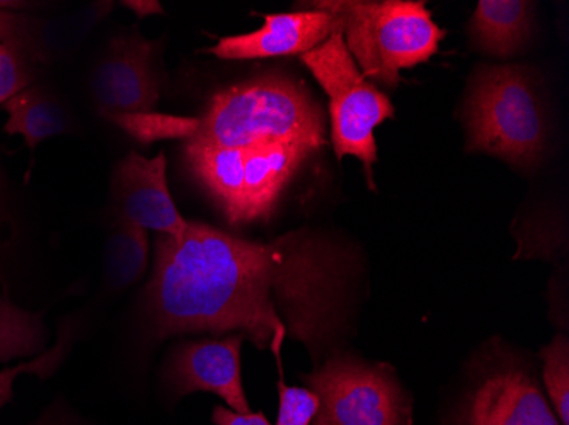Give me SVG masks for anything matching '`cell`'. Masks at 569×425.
Listing matches in <instances>:
<instances>
[{
    "instance_id": "obj_1",
    "label": "cell",
    "mask_w": 569,
    "mask_h": 425,
    "mask_svg": "<svg viewBox=\"0 0 569 425\" xmlns=\"http://www.w3.org/2000/svg\"><path fill=\"white\" fill-rule=\"evenodd\" d=\"M348 265L340 249L315 233L263 244L190 222L181 239L159 236L146 287L150 335L241 334L270 350L280 373L290 337L318 366L343 322Z\"/></svg>"
},
{
    "instance_id": "obj_2",
    "label": "cell",
    "mask_w": 569,
    "mask_h": 425,
    "mask_svg": "<svg viewBox=\"0 0 569 425\" xmlns=\"http://www.w3.org/2000/svg\"><path fill=\"white\" fill-rule=\"evenodd\" d=\"M187 142L212 146L326 143L325 117L306 85L283 75L256 77L217 92Z\"/></svg>"
},
{
    "instance_id": "obj_3",
    "label": "cell",
    "mask_w": 569,
    "mask_h": 425,
    "mask_svg": "<svg viewBox=\"0 0 569 425\" xmlns=\"http://www.w3.org/2000/svg\"><path fill=\"white\" fill-rule=\"evenodd\" d=\"M306 9L331 12L355 63L367 79L396 89L401 70L428 62L446 37L425 2L412 0H321Z\"/></svg>"
},
{
    "instance_id": "obj_4",
    "label": "cell",
    "mask_w": 569,
    "mask_h": 425,
    "mask_svg": "<svg viewBox=\"0 0 569 425\" xmlns=\"http://www.w3.org/2000/svg\"><path fill=\"white\" fill-rule=\"evenodd\" d=\"M318 149L303 143L212 146L187 142L193 178L216 201L230 225L268 219L300 165Z\"/></svg>"
},
{
    "instance_id": "obj_5",
    "label": "cell",
    "mask_w": 569,
    "mask_h": 425,
    "mask_svg": "<svg viewBox=\"0 0 569 425\" xmlns=\"http://www.w3.org/2000/svg\"><path fill=\"white\" fill-rule=\"evenodd\" d=\"M468 150L532 168L546 149L548 124L530 70L520 65L476 69L463 105Z\"/></svg>"
},
{
    "instance_id": "obj_6",
    "label": "cell",
    "mask_w": 569,
    "mask_h": 425,
    "mask_svg": "<svg viewBox=\"0 0 569 425\" xmlns=\"http://www.w3.org/2000/svg\"><path fill=\"white\" fill-rule=\"evenodd\" d=\"M329 98L331 142L336 156H357L373 188L377 161L376 128L396 117L391 99L369 82L355 63L343 33H335L300 57Z\"/></svg>"
},
{
    "instance_id": "obj_7",
    "label": "cell",
    "mask_w": 569,
    "mask_h": 425,
    "mask_svg": "<svg viewBox=\"0 0 569 425\" xmlns=\"http://www.w3.org/2000/svg\"><path fill=\"white\" fill-rule=\"evenodd\" d=\"M299 378L319 396L310 425H412L411 396L389 364L332 354Z\"/></svg>"
},
{
    "instance_id": "obj_8",
    "label": "cell",
    "mask_w": 569,
    "mask_h": 425,
    "mask_svg": "<svg viewBox=\"0 0 569 425\" xmlns=\"http://www.w3.org/2000/svg\"><path fill=\"white\" fill-rule=\"evenodd\" d=\"M449 425H561L536 376L517 360L486 361Z\"/></svg>"
},
{
    "instance_id": "obj_9",
    "label": "cell",
    "mask_w": 569,
    "mask_h": 425,
    "mask_svg": "<svg viewBox=\"0 0 569 425\" xmlns=\"http://www.w3.org/2000/svg\"><path fill=\"white\" fill-rule=\"evenodd\" d=\"M244 337L201 338L176 345L162 370V383L172 401L194 392H209L236 414H251L242 385L241 350Z\"/></svg>"
},
{
    "instance_id": "obj_10",
    "label": "cell",
    "mask_w": 569,
    "mask_h": 425,
    "mask_svg": "<svg viewBox=\"0 0 569 425\" xmlns=\"http://www.w3.org/2000/svg\"><path fill=\"white\" fill-rule=\"evenodd\" d=\"M168 161L164 153L146 159L132 152L114 169L111 178V198L123 222L161 235L181 239L190 222L179 213L169 193Z\"/></svg>"
},
{
    "instance_id": "obj_11",
    "label": "cell",
    "mask_w": 569,
    "mask_h": 425,
    "mask_svg": "<svg viewBox=\"0 0 569 425\" xmlns=\"http://www.w3.org/2000/svg\"><path fill=\"white\" fill-rule=\"evenodd\" d=\"M153 43L142 37L117 38L91 77L92 95L101 113L152 111L159 81L152 69Z\"/></svg>"
},
{
    "instance_id": "obj_12",
    "label": "cell",
    "mask_w": 569,
    "mask_h": 425,
    "mask_svg": "<svg viewBox=\"0 0 569 425\" xmlns=\"http://www.w3.org/2000/svg\"><path fill=\"white\" fill-rule=\"evenodd\" d=\"M341 33L340 21L321 9L270 14L264 26L252 33L222 38L207 53L220 60H261L300 55Z\"/></svg>"
},
{
    "instance_id": "obj_13",
    "label": "cell",
    "mask_w": 569,
    "mask_h": 425,
    "mask_svg": "<svg viewBox=\"0 0 569 425\" xmlns=\"http://www.w3.org/2000/svg\"><path fill=\"white\" fill-rule=\"evenodd\" d=\"M533 9L526 0H479L468 24L476 50L495 59L515 55L532 34Z\"/></svg>"
},
{
    "instance_id": "obj_14",
    "label": "cell",
    "mask_w": 569,
    "mask_h": 425,
    "mask_svg": "<svg viewBox=\"0 0 569 425\" xmlns=\"http://www.w3.org/2000/svg\"><path fill=\"white\" fill-rule=\"evenodd\" d=\"M8 135H21L31 150L70 130V118L50 92L38 85L24 89L4 104Z\"/></svg>"
},
{
    "instance_id": "obj_15",
    "label": "cell",
    "mask_w": 569,
    "mask_h": 425,
    "mask_svg": "<svg viewBox=\"0 0 569 425\" xmlns=\"http://www.w3.org/2000/svg\"><path fill=\"white\" fill-rule=\"evenodd\" d=\"M149 265L147 230L121 222L104 247V276L113 290H123L143 276Z\"/></svg>"
},
{
    "instance_id": "obj_16",
    "label": "cell",
    "mask_w": 569,
    "mask_h": 425,
    "mask_svg": "<svg viewBox=\"0 0 569 425\" xmlns=\"http://www.w3.org/2000/svg\"><path fill=\"white\" fill-rule=\"evenodd\" d=\"M101 114L143 145L162 140H190L200 128V118L174 117L153 111Z\"/></svg>"
},
{
    "instance_id": "obj_17",
    "label": "cell",
    "mask_w": 569,
    "mask_h": 425,
    "mask_svg": "<svg viewBox=\"0 0 569 425\" xmlns=\"http://www.w3.org/2000/svg\"><path fill=\"white\" fill-rule=\"evenodd\" d=\"M545 363V385L549 401L561 425H569V341L558 334L540 351Z\"/></svg>"
},
{
    "instance_id": "obj_18",
    "label": "cell",
    "mask_w": 569,
    "mask_h": 425,
    "mask_svg": "<svg viewBox=\"0 0 569 425\" xmlns=\"http://www.w3.org/2000/svg\"><path fill=\"white\" fill-rule=\"evenodd\" d=\"M277 425H310L319 408V396L306 386L278 382Z\"/></svg>"
},
{
    "instance_id": "obj_19",
    "label": "cell",
    "mask_w": 569,
    "mask_h": 425,
    "mask_svg": "<svg viewBox=\"0 0 569 425\" xmlns=\"http://www.w3.org/2000/svg\"><path fill=\"white\" fill-rule=\"evenodd\" d=\"M34 81L30 62L22 55L18 44L0 43V104L18 95L24 89L31 88Z\"/></svg>"
},
{
    "instance_id": "obj_20",
    "label": "cell",
    "mask_w": 569,
    "mask_h": 425,
    "mask_svg": "<svg viewBox=\"0 0 569 425\" xmlns=\"http://www.w3.org/2000/svg\"><path fill=\"white\" fill-rule=\"evenodd\" d=\"M26 425H99L77 412L69 402L57 398L33 422Z\"/></svg>"
},
{
    "instance_id": "obj_21",
    "label": "cell",
    "mask_w": 569,
    "mask_h": 425,
    "mask_svg": "<svg viewBox=\"0 0 569 425\" xmlns=\"http://www.w3.org/2000/svg\"><path fill=\"white\" fill-rule=\"evenodd\" d=\"M30 37V21L24 16L12 11L11 6L0 4V43L18 44L24 50L22 43Z\"/></svg>"
},
{
    "instance_id": "obj_22",
    "label": "cell",
    "mask_w": 569,
    "mask_h": 425,
    "mask_svg": "<svg viewBox=\"0 0 569 425\" xmlns=\"http://www.w3.org/2000/svg\"><path fill=\"white\" fill-rule=\"evenodd\" d=\"M212 421L216 425H271L263 412L236 414V412L222 407V405H217L213 408Z\"/></svg>"
},
{
    "instance_id": "obj_23",
    "label": "cell",
    "mask_w": 569,
    "mask_h": 425,
    "mask_svg": "<svg viewBox=\"0 0 569 425\" xmlns=\"http://www.w3.org/2000/svg\"><path fill=\"white\" fill-rule=\"evenodd\" d=\"M123 8L130 9L137 18H149V16L164 14V9L158 0H124Z\"/></svg>"
}]
</instances>
